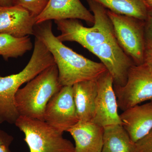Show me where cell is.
I'll use <instances>...</instances> for the list:
<instances>
[{
    "mask_svg": "<svg viewBox=\"0 0 152 152\" xmlns=\"http://www.w3.org/2000/svg\"><path fill=\"white\" fill-rule=\"evenodd\" d=\"M13 0H0V7L13 6Z\"/></svg>",
    "mask_w": 152,
    "mask_h": 152,
    "instance_id": "obj_24",
    "label": "cell"
},
{
    "mask_svg": "<svg viewBox=\"0 0 152 152\" xmlns=\"http://www.w3.org/2000/svg\"><path fill=\"white\" fill-rule=\"evenodd\" d=\"M33 46L30 36L17 38L7 34H0V56L6 61L22 56L31 50Z\"/></svg>",
    "mask_w": 152,
    "mask_h": 152,
    "instance_id": "obj_18",
    "label": "cell"
},
{
    "mask_svg": "<svg viewBox=\"0 0 152 152\" xmlns=\"http://www.w3.org/2000/svg\"><path fill=\"white\" fill-rule=\"evenodd\" d=\"M14 139L12 136L0 129V152H12L10 146Z\"/></svg>",
    "mask_w": 152,
    "mask_h": 152,
    "instance_id": "obj_21",
    "label": "cell"
},
{
    "mask_svg": "<svg viewBox=\"0 0 152 152\" xmlns=\"http://www.w3.org/2000/svg\"><path fill=\"white\" fill-rule=\"evenodd\" d=\"M56 64L47 68L18 90L15 103L20 116L44 121L50 99L61 88Z\"/></svg>",
    "mask_w": 152,
    "mask_h": 152,
    "instance_id": "obj_3",
    "label": "cell"
},
{
    "mask_svg": "<svg viewBox=\"0 0 152 152\" xmlns=\"http://www.w3.org/2000/svg\"><path fill=\"white\" fill-rule=\"evenodd\" d=\"M34 36L45 45L53 57L62 86H73L80 82L96 80L107 71L102 63L89 59L64 45L54 34L52 21L36 24Z\"/></svg>",
    "mask_w": 152,
    "mask_h": 152,
    "instance_id": "obj_1",
    "label": "cell"
},
{
    "mask_svg": "<svg viewBox=\"0 0 152 152\" xmlns=\"http://www.w3.org/2000/svg\"><path fill=\"white\" fill-rule=\"evenodd\" d=\"M89 51L101 60L113 80V86H123L134 64L120 46L115 37L93 47Z\"/></svg>",
    "mask_w": 152,
    "mask_h": 152,
    "instance_id": "obj_9",
    "label": "cell"
},
{
    "mask_svg": "<svg viewBox=\"0 0 152 152\" xmlns=\"http://www.w3.org/2000/svg\"><path fill=\"white\" fill-rule=\"evenodd\" d=\"M135 152H152V129L134 143Z\"/></svg>",
    "mask_w": 152,
    "mask_h": 152,
    "instance_id": "obj_20",
    "label": "cell"
},
{
    "mask_svg": "<svg viewBox=\"0 0 152 152\" xmlns=\"http://www.w3.org/2000/svg\"><path fill=\"white\" fill-rule=\"evenodd\" d=\"M79 121H92L98 92L97 79L76 83L72 86Z\"/></svg>",
    "mask_w": 152,
    "mask_h": 152,
    "instance_id": "obj_15",
    "label": "cell"
},
{
    "mask_svg": "<svg viewBox=\"0 0 152 152\" xmlns=\"http://www.w3.org/2000/svg\"><path fill=\"white\" fill-rule=\"evenodd\" d=\"M44 120L62 133L79 122L72 86H63L50 99L45 110Z\"/></svg>",
    "mask_w": 152,
    "mask_h": 152,
    "instance_id": "obj_8",
    "label": "cell"
},
{
    "mask_svg": "<svg viewBox=\"0 0 152 152\" xmlns=\"http://www.w3.org/2000/svg\"><path fill=\"white\" fill-rule=\"evenodd\" d=\"M75 19L94 23V15L80 0H50L46 7L36 18V24L54 20Z\"/></svg>",
    "mask_w": 152,
    "mask_h": 152,
    "instance_id": "obj_12",
    "label": "cell"
},
{
    "mask_svg": "<svg viewBox=\"0 0 152 152\" xmlns=\"http://www.w3.org/2000/svg\"><path fill=\"white\" fill-rule=\"evenodd\" d=\"M50 0H13V5L20 6L36 18L46 7Z\"/></svg>",
    "mask_w": 152,
    "mask_h": 152,
    "instance_id": "obj_19",
    "label": "cell"
},
{
    "mask_svg": "<svg viewBox=\"0 0 152 152\" xmlns=\"http://www.w3.org/2000/svg\"><path fill=\"white\" fill-rule=\"evenodd\" d=\"M98 92L95 102L94 114L92 121L101 126L121 124L113 80L107 71L97 79Z\"/></svg>",
    "mask_w": 152,
    "mask_h": 152,
    "instance_id": "obj_10",
    "label": "cell"
},
{
    "mask_svg": "<svg viewBox=\"0 0 152 152\" xmlns=\"http://www.w3.org/2000/svg\"><path fill=\"white\" fill-rule=\"evenodd\" d=\"M75 142V152H102L104 127L92 121H79L68 131Z\"/></svg>",
    "mask_w": 152,
    "mask_h": 152,
    "instance_id": "obj_14",
    "label": "cell"
},
{
    "mask_svg": "<svg viewBox=\"0 0 152 152\" xmlns=\"http://www.w3.org/2000/svg\"><path fill=\"white\" fill-rule=\"evenodd\" d=\"M120 117L123 127L135 143L152 129V103L127 109Z\"/></svg>",
    "mask_w": 152,
    "mask_h": 152,
    "instance_id": "obj_13",
    "label": "cell"
},
{
    "mask_svg": "<svg viewBox=\"0 0 152 152\" xmlns=\"http://www.w3.org/2000/svg\"><path fill=\"white\" fill-rule=\"evenodd\" d=\"M148 8L152 7V0H144Z\"/></svg>",
    "mask_w": 152,
    "mask_h": 152,
    "instance_id": "obj_25",
    "label": "cell"
},
{
    "mask_svg": "<svg viewBox=\"0 0 152 152\" xmlns=\"http://www.w3.org/2000/svg\"><path fill=\"white\" fill-rule=\"evenodd\" d=\"M54 64L51 53L40 40L35 38L32 55L24 69L18 73L0 76V124H15L20 116L15 103L18 90L22 85Z\"/></svg>",
    "mask_w": 152,
    "mask_h": 152,
    "instance_id": "obj_2",
    "label": "cell"
},
{
    "mask_svg": "<svg viewBox=\"0 0 152 152\" xmlns=\"http://www.w3.org/2000/svg\"><path fill=\"white\" fill-rule=\"evenodd\" d=\"M102 152H135L134 143L121 124L104 127Z\"/></svg>",
    "mask_w": 152,
    "mask_h": 152,
    "instance_id": "obj_16",
    "label": "cell"
},
{
    "mask_svg": "<svg viewBox=\"0 0 152 152\" xmlns=\"http://www.w3.org/2000/svg\"><path fill=\"white\" fill-rule=\"evenodd\" d=\"M144 63L152 69V45L145 44Z\"/></svg>",
    "mask_w": 152,
    "mask_h": 152,
    "instance_id": "obj_23",
    "label": "cell"
},
{
    "mask_svg": "<svg viewBox=\"0 0 152 152\" xmlns=\"http://www.w3.org/2000/svg\"><path fill=\"white\" fill-rule=\"evenodd\" d=\"M119 108L124 111L145 101L152 103V69L145 64L130 68L123 86H114Z\"/></svg>",
    "mask_w": 152,
    "mask_h": 152,
    "instance_id": "obj_7",
    "label": "cell"
},
{
    "mask_svg": "<svg viewBox=\"0 0 152 152\" xmlns=\"http://www.w3.org/2000/svg\"><path fill=\"white\" fill-rule=\"evenodd\" d=\"M15 124L24 134L30 152H75L74 144L63 133L44 121L20 116Z\"/></svg>",
    "mask_w": 152,
    "mask_h": 152,
    "instance_id": "obj_5",
    "label": "cell"
},
{
    "mask_svg": "<svg viewBox=\"0 0 152 152\" xmlns=\"http://www.w3.org/2000/svg\"><path fill=\"white\" fill-rule=\"evenodd\" d=\"M115 13L134 17L145 21L148 7L144 0H92Z\"/></svg>",
    "mask_w": 152,
    "mask_h": 152,
    "instance_id": "obj_17",
    "label": "cell"
},
{
    "mask_svg": "<svg viewBox=\"0 0 152 152\" xmlns=\"http://www.w3.org/2000/svg\"><path fill=\"white\" fill-rule=\"evenodd\" d=\"M144 35L145 44L152 45V17L149 15L145 21Z\"/></svg>",
    "mask_w": 152,
    "mask_h": 152,
    "instance_id": "obj_22",
    "label": "cell"
},
{
    "mask_svg": "<svg viewBox=\"0 0 152 152\" xmlns=\"http://www.w3.org/2000/svg\"><path fill=\"white\" fill-rule=\"evenodd\" d=\"M94 18V26H83L78 19H70L55 21L61 32L57 38L64 42H76L89 50L93 47L115 37L113 28L107 10L103 6L92 0H87Z\"/></svg>",
    "mask_w": 152,
    "mask_h": 152,
    "instance_id": "obj_4",
    "label": "cell"
},
{
    "mask_svg": "<svg viewBox=\"0 0 152 152\" xmlns=\"http://www.w3.org/2000/svg\"><path fill=\"white\" fill-rule=\"evenodd\" d=\"M148 15L152 17V7H149L148 9Z\"/></svg>",
    "mask_w": 152,
    "mask_h": 152,
    "instance_id": "obj_26",
    "label": "cell"
},
{
    "mask_svg": "<svg viewBox=\"0 0 152 152\" xmlns=\"http://www.w3.org/2000/svg\"><path fill=\"white\" fill-rule=\"evenodd\" d=\"M116 39L136 65L144 64L145 40V21L107 10Z\"/></svg>",
    "mask_w": 152,
    "mask_h": 152,
    "instance_id": "obj_6",
    "label": "cell"
},
{
    "mask_svg": "<svg viewBox=\"0 0 152 152\" xmlns=\"http://www.w3.org/2000/svg\"><path fill=\"white\" fill-rule=\"evenodd\" d=\"M36 18L20 6L0 7V34L17 38L34 35Z\"/></svg>",
    "mask_w": 152,
    "mask_h": 152,
    "instance_id": "obj_11",
    "label": "cell"
}]
</instances>
